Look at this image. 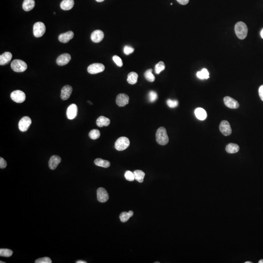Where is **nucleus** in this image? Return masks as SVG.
Wrapping results in <instances>:
<instances>
[{"instance_id":"obj_1","label":"nucleus","mask_w":263,"mask_h":263,"mask_svg":"<svg viewBox=\"0 0 263 263\" xmlns=\"http://www.w3.org/2000/svg\"><path fill=\"white\" fill-rule=\"evenodd\" d=\"M156 140L161 145L167 144L169 139L165 128L160 127L158 129L156 133Z\"/></svg>"},{"instance_id":"obj_2","label":"nucleus","mask_w":263,"mask_h":263,"mask_svg":"<svg viewBox=\"0 0 263 263\" xmlns=\"http://www.w3.org/2000/svg\"><path fill=\"white\" fill-rule=\"evenodd\" d=\"M235 34L241 40L245 39L247 36L248 29L246 24L242 22H238L234 27Z\"/></svg>"},{"instance_id":"obj_3","label":"nucleus","mask_w":263,"mask_h":263,"mask_svg":"<svg viewBox=\"0 0 263 263\" xmlns=\"http://www.w3.org/2000/svg\"><path fill=\"white\" fill-rule=\"evenodd\" d=\"M11 67L16 72H23L27 68V63L21 59H15L11 63Z\"/></svg>"},{"instance_id":"obj_4","label":"nucleus","mask_w":263,"mask_h":263,"mask_svg":"<svg viewBox=\"0 0 263 263\" xmlns=\"http://www.w3.org/2000/svg\"><path fill=\"white\" fill-rule=\"evenodd\" d=\"M130 140L127 137H122L118 138L116 141L115 147L116 149L121 151L126 149L130 145Z\"/></svg>"},{"instance_id":"obj_5","label":"nucleus","mask_w":263,"mask_h":263,"mask_svg":"<svg viewBox=\"0 0 263 263\" xmlns=\"http://www.w3.org/2000/svg\"><path fill=\"white\" fill-rule=\"evenodd\" d=\"M46 31L45 24L42 22L36 23L33 27V34L36 38H40L44 35Z\"/></svg>"},{"instance_id":"obj_6","label":"nucleus","mask_w":263,"mask_h":263,"mask_svg":"<svg viewBox=\"0 0 263 263\" xmlns=\"http://www.w3.org/2000/svg\"><path fill=\"white\" fill-rule=\"evenodd\" d=\"M10 97L12 101L18 103L24 102L26 99V94L21 90H15L12 92Z\"/></svg>"},{"instance_id":"obj_7","label":"nucleus","mask_w":263,"mask_h":263,"mask_svg":"<svg viewBox=\"0 0 263 263\" xmlns=\"http://www.w3.org/2000/svg\"><path fill=\"white\" fill-rule=\"evenodd\" d=\"M105 70V66L102 63H95L91 64L88 67L87 71L91 74H96L101 73Z\"/></svg>"},{"instance_id":"obj_8","label":"nucleus","mask_w":263,"mask_h":263,"mask_svg":"<svg viewBox=\"0 0 263 263\" xmlns=\"http://www.w3.org/2000/svg\"><path fill=\"white\" fill-rule=\"evenodd\" d=\"M32 121L30 118L27 116H25L20 120L19 123V128L22 132H26L28 130L29 126H30Z\"/></svg>"},{"instance_id":"obj_9","label":"nucleus","mask_w":263,"mask_h":263,"mask_svg":"<svg viewBox=\"0 0 263 263\" xmlns=\"http://www.w3.org/2000/svg\"><path fill=\"white\" fill-rule=\"evenodd\" d=\"M219 129L221 133L225 136H229L232 133L230 124L227 120H223L221 122Z\"/></svg>"},{"instance_id":"obj_10","label":"nucleus","mask_w":263,"mask_h":263,"mask_svg":"<svg viewBox=\"0 0 263 263\" xmlns=\"http://www.w3.org/2000/svg\"><path fill=\"white\" fill-rule=\"evenodd\" d=\"M97 199L101 203H105L109 199V195L105 188H99L97 190Z\"/></svg>"},{"instance_id":"obj_11","label":"nucleus","mask_w":263,"mask_h":263,"mask_svg":"<svg viewBox=\"0 0 263 263\" xmlns=\"http://www.w3.org/2000/svg\"><path fill=\"white\" fill-rule=\"evenodd\" d=\"M129 101V97L125 94H119L116 97V103L119 106H125L128 104Z\"/></svg>"},{"instance_id":"obj_12","label":"nucleus","mask_w":263,"mask_h":263,"mask_svg":"<svg viewBox=\"0 0 263 263\" xmlns=\"http://www.w3.org/2000/svg\"><path fill=\"white\" fill-rule=\"evenodd\" d=\"M78 113V107L75 104H72L67 109V117L69 119H73L76 117Z\"/></svg>"},{"instance_id":"obj_13","label":"nucleus","mask_w":263,"mask_h":263,"mask_svg":"<svg viewBox=\"0 0 263 263\" xmlns=\"http://www.w3.org/2000/svg\"><path fill=\"white\" fill-rule=\"evenodd\" d=\"M71 59V55L68 53H64L62 54L58 57L56 60L57 64L59 66H66L69 63Z\"/></svg>"},{"instance_id":"obj_14","label":"nucleus","mask_w":263,"mask_h":263,"mask_svg":"<svg viewBox=\"0 0 263 263\" xmlns=\"http://www.w3.org/2000/svg\"><path fill=\"white\" fill-rule=\"evenodd\" d=\"M224 102L225 105L230 109H237L239 107V103L237 101L229 96H226L224 98Z\"/></svg>"},{"instance_id":"obj_15","label":"nucleus","mask_w":263,"mask_h":263,"mask_svg":"<svg viewBox=\"0 0 263 263\" xmlns=\"http://www.w3.org/2000/svg\"><path fill=\"white\" fill-rule=\"evenodd\" d=\"M73 91V88L71 86L66 85L63 86L61 91V97L63 101L68 100L70 97Z\"/></svg>"},{"instance_id":"obj_16","label":"nucleus","mask_w":263,"mask_h":263,"mask_svg":"<svg viewBox=\"0 0 263 263\" xmlns=\"http://www.w3.org/2000/svg\"><path fill=\"white\" fill-rule=\"evenodd\" d=\"M105 37L104 33L103 31L100 30H96L93 32L91 34V40L93 42L96 43H98L102 41Z\"/></svg>"},{"instance_id":"obj_17","label":"nucleus","mask_w":263,"mask_h":263,"mask_svg":"<svg viewBox=\"0 0 263 263\" xmlns=\"http://www.w3.org/2000/svg\"><path fill=\"white\" fill-rule=\"evenodd\" d=\"M62 159L61 157L57 155H54L51 157L49 161V167L51 170H55L61 163Z\"/></svg>"},{"instance_id":"obj_18","label":"nucleus","mask_w":263,"mask_h":263,"mask_svg":"<svg viewBox=\"0 0 263 263\" xmlns=\"http://www.w3.org/2000/svg\"><path fill=\"white\" fill-rule=\"evenodd\" d=\"M74 34L73 32L71 31L67 32L66 33H62L59 35V40L61 43H66L69 42V41L73 39Z\"/></svg>"},{"instance_id":"obj_19","label":"nucleus","mask_w":263,"mask_h":263,"mask_svg":"<svg viewBox=\"0 0 263 263\" xmlns=\"http://www.w3.org/2000/svg\"><path fill=\"white\" fill-rule=\"evenodd\" d=\"M12 58V54L9 52L4 53L0 56V65L4 66L7 64L11 61Z\"/></svg>"},{"instance_id":"obj_20","label":"nucleus","mask_w":263,"mask_h":263,"mask_svg":"<svg viewBox=\"0 0 263 263\" xmlns=\"http://www.w3.org/2000/svg\"><path fill=\"white\" fill-rule=\"evenodd\" d=\"M74 5V0H63L60 5L61 9L63 10H69L71 9Z\"/></svg>"},{"instance_id":"obj_21","label":"nucleus","mask_w":263,"mask_h":263,"mask_svg":"<svg viewBox=\"0 0 263 263\" xmlns=\"http://www.w3.org/2000/svg\"><path fill=\"white\" fill-rule=\"evenodd\" d=\"M194 113H195V116L200 120H205L207 117L206 111L202 108H197L195 109Z\"/></svg>"},{"instance_id":"obj_22","label":"nucleus","mask_w":263,"mask_h":263,"mask_svg":"<svg viewBox=\"0 0 263 263\" xmlns=\"http://www.w3.org/2000/svg\"><path fill=\"white\" fill-rule=\"evenodd\" d=\"M110 123V120L104 116H100L96 121V124L99 127L108 126Z\"/></svg>"},{"instance_id":"obj_23","label":"nucleus","mask_w":263,"mask_h":263,"mask_svg":"<svg viewBox=\"0 0 263 263\" xmlns=\"http://www.w3.org/2000/svg\"><path fill=\"white\" fill-rule=\"evenodd\" d=\"M35 5L34 0H24L23 4V8L24 11H29L34 9Z\"/></svg>"},{"instance_id":"obj_24","label":"nucleus","mask_w":263,"mask_h":263,"mask_svg":"<svg viewBox=\"0 0 263 263\" xmlns=\"http://www.w3.org/2000/svg\"><path fill=\"white\" fill-rule=\"evenodd\" d=\"M240 149L239 145L234 143H229L226 147V151L229 154H235L237 153Z\"/></svg>"},{"instance_id":"obj_25","label":"nucleus","mask_w":263,"mask_h":263,"mask_svg":"<svg viewBox=\"0 0 263 263\" xmlns=\"http://www.w3.org/2000/svg\"><path fill=\"white\" fill-rule=\"evenodd\" d=\"M94 163L97 166L105 168L109 167L111 165L110 162L108 160H104L100 158L96 159L94 161Z\"/></svg>"},{"instance_id":"obj_26","label":"nucleus","mask_w":263,"mask_h":263,"mask_svg":"<svg viewBox=\"0 0 263 263\" xmlns=\"http://www.w3.org/2000/svg\"><path fill=\"white\" fill-rule=\"evenodd\" d=\"M137 79H138V74L134 72H132L128 74L127 80L128 83L130 84H135L137 83Z\"/></svg>"},{"instance_id":"obj_27","label":"nucleus","mask_w":263,"mask_h":263,"mask_svg":"<svg viewBox=\"0 0 263 263\" xmlns=\"http://www.w3.org/2000/svg\"><path fill=\"white\" fill-rule=\"evenodd\" d=\"M133 215V212L132 211H130L129 212H123L119 215L120 221L123 223L127 222L130 217H132Z\"/></svg>"},{"instance_id":"obj_28","label":"nucleus","mask_w":263,"mask_h":263,"mask_svg":"<svg viewBox=\"0 0 263 263\" xmlns=\"http://www.w3.org/2000/svg\"><path fill=\"white\" fill-rule=\"evenodd\" d=\"M133 172L135 175V179L140 183H142L145 175L144 172L141 170H136Z\"/></svg>"},{"instance_id":"obj_29","label":"nucleus","mask_w":263,"mask_h":263,"mask_svg":"<svg viewBox=\"0 0 263 263\" xmlns=\"http://www.w3.org/2000/svg\"><path fill=\"white\" fill-rule=\"evenodd\" d=\"M197 76L200 79H208L209 78V73L207 69L203 68L201 71L198 72Z\"/></svg>"},{"instance_id":"obj_30","label":"nucleus","mask_w":263,"mask_h":263,"mask_svg":"<svg viewBox=\"0 0 263 263\" xmlns=\"http://www.w3.org/2000/svg\"><path fill=\"white\" fill-rule=\"evenodd\" d=\"M144 76L145 79L150 82H153L155 80V76L152 73V69H148L145 72Z\"/></svg>"},{"instance_id":"obj_31","label":"nucleus","mask_w":263,"mask_h":263,"mask_svg":"<svg viewBox=\"0 0 263 263\" xmlns=\"http://www.w3.org/2000/svg\"><path fill=\"white\" fill-rule=\"evenodd\" d=\"M100 136H101V133L98 129L92 130L89 133V137L92 140H97L100 137Z\"/></svg>"},{"instance_id":"obj_32","label":"nucleus","mask_w":263,"mask_h":263,"mask_svg":"<svg viewBox=\"0 0 263 263\" xmlns=\"http://www.w3.org/2000/svg\"><path fill=\"white\" fill-rule=\"evenodd\" d=\"M13 251L7 249H0V256L2 257H9L12 256Z\"/></svg>"},{"instance_id":"obj_33","label":"nucleus","mask_w":263,"mask_h":263,"mask_svg":"<svg viewBox=\"0 0 263 263\" xmlns=\"http://www.w3.org/2000/svg\"><path fill=\"white\" fill-rule=\"evenodd\" d=\"M165 68V64L163 62H159L156 64L155 66V72L157 74H159L162 71L164 70Z\"/></svg>"},{"instance_id":"obj_34","label":"nucleus","mask_w":263,"mask_h":263,"mask_svg":"<svg viewBox=\"0 0 263 263\" xmlns=\"http://www.w3.org/2000/svg\"><path fill=\"white\" fill-rule=\"evenodd\" d=\"M124 176H125L126 179L127 180L129 181H133L135 179L134 173H133V172H131V171H126Z\"/></svg>"},{"instance_id":"obj_35","label":"nucleus","mask_w":263,"mask_h":263,"mask_svg":"<svg viewBox=\"0 0 263 263\" xmlns=\"http://www.w3.org/2000/svg\"><path fill=\"white\" fill-rule=\"evenodd\" d=\"M149 100L151 102H155L158 99V96L157 93L155 91H151L149 93Z\"/></svg>"},{"instance_id":"obj_36","label":"nucleus","mask_w":263,"mask_h":263,"mask_svg":"<svg viewBox=\"0 0 263 263\" xmlns=\"http://www.w3.org/2000/svg\"><path fill=\"white\" fill-rule=\"evenodd\" d=\"M168 106L170 108L176 107L178 105V101L176 100H172L169 99L167 101Z\"/></svg>"},{"instance_id":"obj_37","label":"nucleus","mask_w":263,"mask_h":263,"mask_svg":"<svg viewBox=\"0 0 263 263\" xmlns=\"http://www.w3.org/2000/svg\"><path fill=\"white\" fill-rule=\"evenodd\" d=\"M52 262L51 259L48 257L38 259L35 261L36 263H51Z\"/></svg>"},{"instance_id":"obj_38","label":"nucleus","mask_w":263,"mask_h":263,"mask_svg":"<svg viewBox=\"0 0 263 263\" xmlns=\"http://www.w3.org/2000/svg\"><path fill=\"white\" fill-rule=\"evenodd\" d=\"M113 59L114 62L116 63V65L119 67H122L123 66V61L120 58L119 56L115 55L113 57Z\"/></svg>"},{"instance_id":"obj_39","label":"nucleus","mask_w":263,"mask_h":263,"mask_svg":"<svg viewBox=\"0 0 263 263\" xmlns=\"http://www.w3.org/2000/svg\"><path fill=\"white\" fill-rule=\"evenodd\" d=\"M133 51H134V49L133 48L127 45H126L124 48V52L126 55H129L130 54L132 53Z\"/></svg>"},{"instance_id":"obj_40","label":"nucleus","mask_w":263,"mask_h":263,"mask_svg":"<svg viewBox=\"0 0 263 263\" xmlns=\"http://www.w3.org/2000/svg\"><path fill=\"white\" fill-rule=\"evenodd\" d=\"M6 166H7L6 161L3 158L1 157L0 158V168L1 169H4L6 167Z\"/></svg>"},{"instance_id":"obj_41","label":"nucleus","mask_w":263,"mask_h":263,"mask_svg":"<svg viewBox=\"0 0 263 263\" xmlns=\"http://www.w3.org/2000/svg\"><path fill=\"white\" fill-rule=\"evenodd\" d=\"M259 94L260 98L263 101V85H261L259 89Z\"/></svg>"},{"instance_id":"obj_42","label":"nucleus","mask_w":263,"mask_h":263,"mask_svg":"<svg viewBox=\"0 0 263 263\" xmlns=\"http://www.w3.org/2000/svg\"><path fill=\"white\" fill-rule=\"evenodd\" d=\"M178 3L182 5H186L189 2V0H176Z\"/></svg>"},{"instance_id":"obj_43","label":"nucleus","mask_w":263,"mask_h":263,"mask_svg":"<svg viewBox=\"0 0 263 263\" xmlns=\"http://www.w3.org/2000/svg\"><path fill=\"white\" fill-rule=\"evenodd\" d=\"M76 263H86L87 262H85L84 261H81V260H80V261H76Z\"/></svg>"},{"instance_id":"obj_44","label":"nucleus","mask_w":263,"mask_h":263,"mask_svg":"<svg viewBox=\"0 0 263 263\" xmlns=\"http://www.w3.org/2000/svg\"><path fill=\"white\" fill-rule=\"evenodd\" d=\"M261 36L263 39V28L262 29V30L261 31Z\"/></svg>"},{"instance_id":"obj_45","label":"nucleus","mask_w":263,"mask_h":263,"mask_svg":"<svg viewBox=\"0 0 263 263\" xmlns=\"http://www.w3.org/2000/svg\"><path fill=\"white\" fill-rule=\"evenodd\" d=\"M96 1L98 2H102L104 1L105 0H96Z\"/></svg>"},{"instance_id":"obj_46","label":"nucleus","mask_w":263,"mask_h":263,"mask_svg":"<svg viewBox=\"0 0 263 263\" xmlns=\"http://www.w3.org/2000/svg\"><path fill=\"white\" fill-rule=\"evenodd\" d=\"M258 263H263V259L260 260L258 262Z\"/></svg>"},{"instance_id":"obj_47","label":"nucleus","mask_w":263,"mask_h":263,"mask_svg":"<svg viewBox=\"0 0 263 263\" xmlns=\"http://www.w3.org/2000/svg\"><path fill=\"white\" fill-rule=\"evenodd\" d=\"M245 263H252V262H250V261H247V262H245Z\"/></svg>"},{"instance_id":"obj_48","label":"nucleus","mask_w":263,"mask_h":263,"mask_svg":"<svg viewBox=\"0 0 263 263\" xmlns=\"http://www.w3.org/2000/svg\"><path fill=\"white\" fill-rule=\"evenodd\" d=\"M88 102L89 103H90V105H93V103H92V102H90V101H88Z\"/></svg>"},{"instance_id":"obj_49","label":"nucleus","mask_w":263,"mask_h":263,"mask_svg":"<svg viewBox=\"0 0 263 263\" xmlns=\"http://www.w3.org/2000/svg\"><path fill=\"white\" fill-rule=\"evenodd\" d=\"M1 262V263H5V262H2V261H1V262Z\"/></svg>"}]
</instances>
